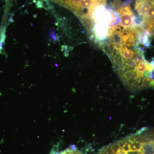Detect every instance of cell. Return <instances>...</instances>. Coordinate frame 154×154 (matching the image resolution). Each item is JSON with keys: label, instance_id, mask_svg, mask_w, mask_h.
Masks as SVG:
<instances>
[{"label": "cell", "instance_id": "cell-2", "mask_svg": "<svg viewBox=\"0 0 154 154\" xmlns=\"http://www.w3.org/2000/svg\"><path fill=\"white\" fill-rule=\"evenodd\" d=\"M124 151L125 152V154H142L140 152V150L138 151L136 150L131 149L130 148V146L129 149L128 150V151Z\"/></svg>", "mask_w": 154, "mask_h": 154}, {"label": "cell", "instance_id": "cell-1", "mask_svg": "<svg viewBox=\"0 0 154 154\" xmlns=\"http://www.w3.org/2000/svg\"><path fill=\"white\" fill-rule=\"evenodd\" d=\"M119 15L120 25L124 29L136 27V19L129 5H122L116 10Z\"/></svg>", "mask_w": 154, "mask_h": 154}]
</instances>
